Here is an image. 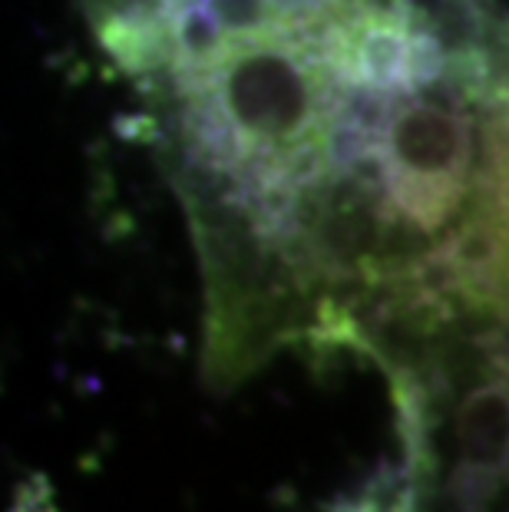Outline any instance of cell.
Segmentation results:
<instances>
[{
  "label": "cell",
  "instance_id": "1",
  "mask_svg": "<svg viewBox=\"0 0 509 512\" xmlns=\"http://www.w3.org/2000/svg\"><path fill=\"white\" fill-rule=\"evenodd\" d=\"M427 93L397 96L367 156L344 172L361 189L381 195L377 215L384 235L440 232L470 192L473 123L463 110L470 96L450 80H443V96Z\"/></svg>",
  "mask_w": 509,
  "mask_h": 512
},
{
  "label": "cell",
  "instance_id": "2",
  "mask_svg": "<svg viewBox=\"0 0 509 512\" xmlns=\"http://www.w3.org/2000/svg\"><path fill=\"white\" fill-rule=\"evenodd\" d=\"M483 156L473 212L410 275L427 298L457 291L509 328V110L486 123Z\"/></svg>",
  "mask_w": 509,
  "mask_h": 512
},
{
  "label": "cell",
  "instance_id": "3",
  "mask_svg": "<svg viewBox=\"0 0 509 512\" xmlns=\"http://www.w3.org/2000/svg\"><path fill=\"white\" fill-rule=\"evenodd\" d=\"M509 486V337L476 341V380L457 407L450 493L460 512H486Z\"/></svg>",
  "mask_w": 509,
  "mask_h": 512
},
{
  "label": "cell",
  "instance_id": "4",
  "mask_svg": "<svg viewBox=\"0 0 509 512\" xmlns=\"http://www.w3.org/2000/svg\"><path fill=\"white\" fill-rule=\"evenodd\" d=\"M232 43H272L285 37L278 0H202Z\"/></svg>",
  "mask_w": 509,
  "mask_h": 512
}]
</instances>
